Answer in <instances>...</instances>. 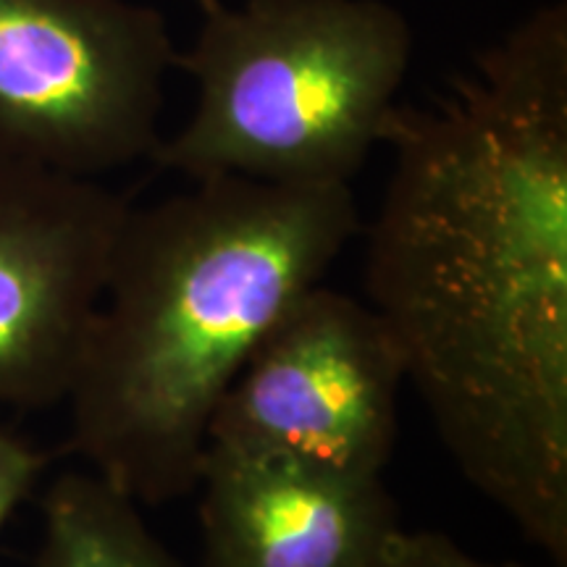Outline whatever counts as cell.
Segmentation results:
<instances>
[{"instance_id":"30bf717a","label":"cell","mask_w":567,"mask_h":567,"mask_svg":"<svg viewBox=\"0 0 567 567\" xmlns=\"http://www.w3.org/2000/svg\"><path fill=\"white\" fill-rule=\"evenodd\" d=\"M392 567H523V565H496L473 557L460 547L455 538L439 530H400L392 549Z\"/></svg>"},{"instance_id":"5b68a950","label":"cell","mask_w":567,"mask_h":567,"mask_svg":"<svg viewBox=\"0 0 567 567\" xmlns=\"http://www.w3.org/2000/svg\"><path fill=\"white\" fill-rule=\"evenodd\" d=\"M405 384L400 354L368 302L318 284L226 389L208 446L381 476Z\"/></svg>"},{"instance_id":"7a4b0ae2","label":"cell","mask_w":567,"mask_h":567,"mask_svg":"<svg viewBox=\"0 0 567 567\" xmlns=\"http://www.w3.org/2000/svg\"><path fill=\"white\" fill-rule=\"evenodd\" d=\"M358 231L350 184L208 176L126 210L63 400L87 471L140 507L195 492L226 389Z\"/></svg>"},{"instance_id":"8992f818","label":"cell","mask_w":567,"mask_h":567,"mask_svg":"<svg viewBox=\"0 0 567 567\" xmlns=\"http://www.w3.org/2000/svg\"><path fill=\"white\" fill-rule=\"evenodd\" d=\"M126 210L95 179L0 163V408L66 400Z\"/></svg>"},{"instance_id":"6da1fadb","label":"cell","mask_w":567,"mask_h":567,"mask_svg":"<svg viewBox=\"0 0 567 567\" xmlns=\"http://www.w3.org/2000/svg\"><path fill=\"white\" fill-rule=\"evenodd\" d=\"M365 302L476 492L567 565V6L396 105Z\"/></svg>"},{"instance_id":"ba28073f","label":"cell","mask_w":567,"mask_h":567,"mask_svg":"<svg viewBox=\"0 0 567 567\" xmlns=\"http://www.w3.org/2000/svg\"><path fill=\"white\" fill-rule=\"evenodd\" d=\"M34 567H184L153 534L140 505L84 467L61 473L42 496Z\"/></svg>"},{"instance_id":"52a82bcc","label":"cell","mask_w":567,"mask_h":567,"mask_svg":"<svg viewBox=\"0 0 567 567\" xmlns=\"http://www.w3.org/2000/svg\"><path fill=\"white\" fill-rule=\"evenodd\" d=\"M200 567H392L400 513L381 476L208 446Z\"/></svg>"},{"instance_id":"9c48e42d","label":"cell","mask_w":567,"mask_h":567,"mask_svg":"<svg viewBox=\"0 0 567 567\" xmlns=\"http://www.w3.org/2000/svg\"><path fill=\"white\" fill-rule=\"evenodd\" d=\"M45 467V452L0 421V534L40 484Z\"/></svg>"},{"instance_id":"8fae6325","label":"cell","mask_w":567,"mask_h":567,"mask_svg":"<svg viewBox=\"0 0 567 567\" xmlns=\"http://www.w3.org/2000/svg\"><path fill=\"white\" fill-rule=\"evenodd\" d=\"M193 3H197V9H200V11H208L218 3V0H193Z\"/></svg>"},{"instance_id":"3957f363","label":"cell","mask_w":567,"mask_h":567,"mask_svg":"<svg viewBox=\"0 0 567 567\" xmlns=\"http://www.w3.org/2000/svg\"><path fill=\"white\" fill-rule=\"evenodd\" d=\"M413 59L384 0H218L176 66L195 109L151 158L187 179L350 184L386 126Z\"/></svg>"},{"instance_id":"277c9868","label":"cell","mask_w":567,"mask_h":567,"mask_svg":"<svg viewBox=\"0 0 567 567\" xmlns=\"http://www.w3.org/2000/svg\"><path fill=\"white\" fill-rule=\"evenodd\" d=\"M176 51L130 0H0V163L95 179L158 147Z\"/></svg>"}]
</instances>
